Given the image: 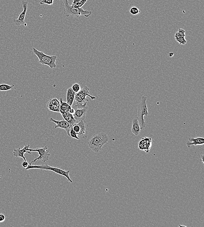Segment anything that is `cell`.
<instances>
[{"mask_svg":"<svg viewBox=\"0 0 204 227\" xmlns=\"http://www.w3.org/2000/svg\"><path fill=\"white\" fill-rule=\"evenodd\" d=\"M109 140L107 134L104 133H99L94 135L88 142V145L90 149L95 153H98L102 149V147Z\"/></svg>","mask_w":204,"mask_h":227,"instance_id":"obj_1","label":"cell"},{"mask_svg":"<svg viewBox=\"0 0 204 227\" xmlns=\"http://www.w3.org/2000/svg\"><path fill=\"white\" fill-rule=\"evenodd\" d=\"M64 14L67 17L73 16L76 17L84 16L88 17L92 15V11H91L85 10L82 7L77 8L72 7L69 5L68 0H64Z\"/></svg>","mask_w":204,"mask_h":227,"instance_id":"obj_2","label":"cell"},{"mask_svg":"<svg viewBox=\"0 0 204 227\" xmlns=\"http://www.w3.org/2000/svg\"><path fill=\"white\" fill-rule=\"evenodd\" d=\"M32 51L34 54L39 58V63L47 65L51 69H54L57 66L55 62L57 59L56 55L48 56L44 54L43 52L39 51L36 48L32 47Z\"/></svg>","mask_w":204,"mask_h":227,"instance_id":"obj_3","label":"cell"},{"mask_svg":"<svg viewBox=\"0 0 204 227\" xmlns=\"http://www.w3.org/2000/svg\"><path fill=\"white\" fill-rule=\"evenodd\" d=\"M147 98L144 96L140 97L138 105V119L139 121L142 130L146 127V123L144 119V116H147L148 115L146 101Z\"/></svg>","mask_w":204,"mask_h":227,"instance_id":"obj_4","label":"cell"},{"mask_svg":"<svg viewBox=\"0 0 204 227\" xmlns=\"http://www.w3.org/2000/svg\"><path fill=\"white\" fill-rule=\"evenodd\" d=\"M45 169V170H51L53 171L56 173L64 176L70 183H72V180L70 178L69 176L70 170L68 171L67 170H63L59 168L55 167H51L50 165H32V164L28 165V167L25 168L26 170H28L29 169Z\"/></svg>","mask_w":204,"mask_h":227,"instance_id":"obj_5","label":"cell"},{"mask_svg":"<svg viewBox=\"0 0 204 227\" xmlns=\"http://www.w3.org/2000/svg\"><path fill=\"white\" fill-rule=\"evenodd\" d=\"M31 152H37L39 153V156L31 161L29 164L31 165L33 163H35L38 160H41L43 162H46L49 158V151L48 150V146H45L44 148H37L34 149H29L28 153H31Z\"/></svg>","mask_w":204,"mask_h":227,"instance_id":"obj_6","label":"cell"},{"mask_svg":"<svg viewBox=\"0 0 204 227\" xmlns=\"http://www.w3.org/2000/svg\"><path fill=\"white\" fill-rule=\"evenodd\" d=\"M28 1H25L24 0L22 1V6L23 7V10L22 12L20 14L17 19H14V23L15 25L20 26L21 25H26V24L25 23V19L27 11V8H28Z\"/></svg>","mask_w":204,"mask_h":227,"instance_id":"obj_7","label":"cell"},{"mask_svg":"<svg viewBox=\"0 0 204 227\" xmlns=\"http://www.w3.org/2000/svg\"><path fill=\"white\" fill-rule=\"evenodd\" d=\"M49 120L54 122L56 124V126L54 127L55 129L59 128L65 130L67 135L70 136V129H72V127H71L68 121H66L64 119L62 120L61 121L55 120L52 118H49Z\"/></svg>","mask_w":204,"mask_h":227,"instance_id":"obj_8","label":"cell"},{"mask_svg":"<svg viewBox=\"0 0 204 227\" xmlns=\"http://www.w3.org/2000/svg\"><path fill=\"white\" fill-rule=\"evenodd\" d=\"M60 113L61 115H73L75 111V110L72 108V106L68 104L67 102H64L62 100V99L60 98Z\"/></svg>","mask_w":204,"mask_h":227,"instance_id":"obj_9","label":"cell"},{"mask_svg":"<svg viewBox=\"0 0 204 227\" xmlns=\"http://www.w3.org/2000/svg\"><path fill=\"white\" fill-rule=\"evenodd\" d=\"M88 110V107L84 108L78 109L75 110L73 115L74 119L78 121L82 120L85 122L86 120V115L87 111Z\"/></svg>","mask_w":204,"mask_h":227,"instance_id":"obj_10","label":"cell"},{"mask_svg":"<svg viewBox=\"0 0 204 227\" xmlns=\"http://www.w3.org/2000/svg\"><path fill=\"white\" fill-rule=\"evenodd\" d=\"M30 146V145H26L22 149H21L19 147L18 149H14L13 152V155L16 157L22 158L24 161H26L25 157L24 156V154L25 153H28Z\"/></svg>","mask_w":204,"mask_h":227,"instance_id":"obj_11","label":"cell"},{"mask_svg":"<svg viewBox=\"0 0 204 227\" xmlns=\"http://www.w3.org/2000/svg\"><path fill=\"white\" fill-rule=\"evenodd\" d=\"M141 126L139 124V121L137 117L134 118L132 121V126L131 131L135 136H138L141 132Z\"/></svg>","mask_w":204,"mask_h":227,"instance_id":"obj_12","label":"cell"},{"mask_svg":"<svg viewBox=\"0 0 204 227\" xmlns=\"http://www.w3.org/2000/svg\"><path fill=\"white\" fill-rule=\"evenodd\" d=\"M74 100L76 101L75 107L78 109L84 108L87 107V104L89 100L88 99H83L76 94L74 97Z\"/></svg>","mask_w":204,"mask_h":227,"instance_id":"obj_13","label":"cell"},{"mask_svg":"<svg viewBox=\"0 0 204 227\" xmlns=\"http://www.w3.org/2000/svg\"><path fill=\"white\" fill-rule=\"evenodd\" d=\"M204 144V139L201 137H197L196 138H189L188 142L186 143V145L189 148L192 145L196 146L197 145H202Z\"/></svg>","mask_w":204,"mask_h":227,"instance_id":"obj_14","label":"cell"},{"mask_svg":"<svg viewBox=\"0 0 204 227\" xmlns=\"http://www.w3.org/2000/svg\"><path fill=\"white\" fill-rule=\"evenodd\" d=\"M76 94L83 99H87L86 98L87 96H88L92 100L96 98V97L90 94L89 88L87 86H85L82 89H81V90Z\"/></svg>","mask_w":204,"mask_h":227,"instance_id":"obj_15","label":"cell"},{"mask_svg":"<svg viewBox=\"0 0 204 227\" xmlns=\"http://www.w3.org/2000/svg\"><path fill=\"white\" fill-rule=\"evenodd\" d=\"M152 140L151 138L148 137H145L142 138L139 141V143H141L143 145L144 147V150L146 153H148L150 151V148L152 146Z\"/></svg>","mask_w":204,"mask_h":227,"instance_id":"obj_16","label":"cell"},{"mask_svg":"<svg viewBox=\"0 0 204 227\" xmlns=\"http://www.w3.org/2000/svg\"><path fill=\"white\" fill-rule=\"evenodd\" d=\"M76 93H75L72 89L70 87L67 90V103L70 106H72L74 100V97Z\"/></svg>","mask_w":204,"mask_h":227,"instance_id":"obj_17","label":"cell"},{"mask_svg":"<svg viewBox=\"0 0 204 227\" xmlns=\"http://www.w3.org/2000/svg\"><path fill=\"white\" fill-rule=\"evenodd\" d=\"M63 119L66 121L68 122L71 127L75 124L78 123V122L74 117L73 115L72 114L66 115H61Z\"/></svg>","mask_w":204,"mask_h":227,"instance_id":"obj_18","label":"cell"},{"mask_svg":"<svg viewBox=\"0 0 204 227\" xmlns=\"http://www.w3.org/2000/svg\"><path fill=\"white\" fill-rule=\"evenodd\" d=\"M85 122L82 120L80 121L78 123V124L79 125L80 128V131L79 133L78 136L84 138L85 136V133H86V127H85Z\"/></svg>","mask_w":204,"mask_h":227,"instance_id":"obj_19","label":"cell"},{"mask_svg":"<svg viewBox=\"0 0 204 227\" xmlns=\"http://www.w3.org/2000/svg\"><path fill=\"white\" fill-rule=\"evenodd\" d=\"M87 1L88 0H81V1L73 0L71 6L75 8H81Z\"/></svg>","mask_w":204,"mask_h":227,"instance_id":"obj_20","label":"cell"},{"mask_svg":"<svg viewBox=\"0 0 204 227\" xmlns=\"http://www.w3.org/2000/svg\"><path fill=\"white\" fill-rule=\"evenodd\" d=\"M47 107H48L49 110L53 112H60L59 108H58L57 106H55L54 105L52 104L50 100H49L47 104Z\"/></svg>","mask_w":204,"mask_h":227,"instance_id":"obj_21","label":"cell"},{"mask_svg":"<svg viewBox=\"0 0 204 227\" xmlns=\"http://www.w3.org/2000/svg\"><path fill=\"white\" fill-rule=\"evenodd\" d=\"M14 86H15L14 85H8L7 84H0V91H8V90L12 89L13 88H14Z\"/></svg>","mask_w":204,"mask_h":227,"instance_id":"obj_22","label":"cell"},{"mask_svg":"<svg viewBox=\"0 0 204 227\" xmlns=\"http://www.w3.org/2000/svg\"><path fill=\"white\" fill-rule=\"evenodd\" d=\"M129 12L131 15H136L140 14L141 13V11L136 7L133 6L130 8Z\"/></svg>","mask_w":204,"mask_h":227,"instance_id":"obj_23","label":"cell"},{"mask_svg":"<svg viewBox=\"0 0 204 227\" xmlns=\"http://www.w3.org/2000/svg\"><path fill=\"white\" fill-rule=\"evenodd\" d=\"M175 40L178 42V43L182 45H184L187 43V41L185 39V37H184V36L178 37V38H175Z\"/></svg>","mask_w":204,"mask_h":227,"instance_id":"obj_24","label":"cell"},{"mask_svg":"<svg viewBox=\"0 0 204 227\" xmlns=\"http://www.w3.org/2000/svg\"><path fill=\"white\" fill-rule=\"evenodd\" d=\"M71 88L75 93H77L81 90V87L80 85L77 83L73 84Z\"/></svg>","mask_w":204,"mask_h":227,"instance_id":"obj_25","label":"cell"},{"mask_svg":"<svg viewBox=\"0 0 204 227\" xmlns=\"http://www.w3.org/2000/svg\"><path fill=\"white\" fill-rule=\"evenodd\" d=\"M49 100L52 104L54 105L55 106H57L58 108H59L60 101L57 98H53L50 99Z\"/></svg>","mask_w":204,"mask_h":227,"instance_id":"obj_26","label":"cell"},{"mask_svg":"<svg viewBox=\"0 0 204 227\" xmlns=\"http://www.w3.org/2000/svg\"><path fill=\"white\" fill-rule=\"evenodd\" d=\"M54 3V0H42L40 2L41 5H52Z\"/></svg>","mask_w":204,"mask_h":227,"instance_id":"obj_27","label":"cell"},{"mask_svg":"<svg viewBox=\"0 0 204 227\" xmlns=\"http://www.w3.org/2000/svg\"><path fill=\"white\" fill-rule=\"evenodd\" d=\"M70 136H71L72 138L76 139H79V138L78 136V134L74 132L72 128L70 129Z\"/></svg>","mask_w":204,"mask_h":227,"instance_id":"obj_28","label":"cell"},{"mask_svg":"<svg viewBox=\"0 0 204 227\" xmlns=\"http://www.w3.org/2000/svg\"><path fill=\"white\" fill-rule=\"evenodd\" d=\"M72 129L78 134V135L79 133H80V128L79 125L78 124V123L74 125L72 127Z\"/></svg>","mask_w":204,"mask_h":227,"instance_id":"obj_29","label":"cell"},{"mask_svg":"<svg viewBox=\"0 0 204 227\" xmlns=\"http://www.w3.org/2000/svg\"><path fill=\"white\" fill-rule=\"evenodd\" d=\"M178 32L179 33V34H180V35H181V36H184V37L185 36V30L183 29H179V30H178Z\"/></svg>","mask_w":204,"mask_h":227,"instance_id":"obj_30","label":"cell"},{"mask_svg":"<svg viewBox=\"0 0 204 227\" xmlns=\"http://www.w3.org/2000/svg\"><path fill=\"white\" fill-rule=\"evenodd\" d=\"M5 215L2 214H0V222H5Z\"/></svg>","mask_w":204,"mask_h":227,"instance_id":"obj_31","label":"cell"},{"mask_svg":"<svg viewBox=\"0 0 204 227\" xmlns=\"http://www.w3.org/2000/svg\"><path fill=\"white\" fill-rule=\"evenodd\" d=\"M29 165V163H28V162L27 161H24V162L22 163V167L25 168H26Z\"/></svg>","mask_w":204,"mask_h":227,"instance_id":"obj_32","label":"cell"},{"mask_svg":"<svg viewBox=\"0 0 204 227\" xmlns=\"http://www.w3.org/2000/svg\"><path fill=\"white\" fill-rule=\"evenodd\" d=\"M201 161H202V163H203V164H204V155H201Z\"/></svg>","mask_w":204,"mask_h":227,"instance_id":"obj_33","label":"cell"},{"mask_svg":"<svg viewBox=\"0 0 204 227\" xmlns=\"http://www.w3.org/2000/svg\"><path fill=\"white\" fill-rule=\"evenodd\" d=\"M169 56L170 57H172L174 56V54L172 52H170L169 54Z\"/></svg>","mask_w":204,"mask_h":227,"instance_id":"obj_34","label":"cell"},{"mask_svg":"<svg viewBox=\"0 0 204 227\" xmlns=\"http://www.w3.org/2000/svg\"><path fill=\"white\" fill-rule=\"evenodd\" d=\"M2 177V175L0 174V178Z\"/></svg>","mask_w":204,"mask_h":227,"instance_id":"obj_35","label":"cell"},{"mask_svg":"<svg viewBox=\"0 0 204 227\" xmlns=\"http://www.w3.org/2000/svg\"><path fill=\"white\" fill-rule=\"evenodd\" d=\"M78 1H81V0H78Z\"/></svg>","mask_w":204,"mask_h":227,"instance_id":"obj_36","label":"cell"}]
</instances>
